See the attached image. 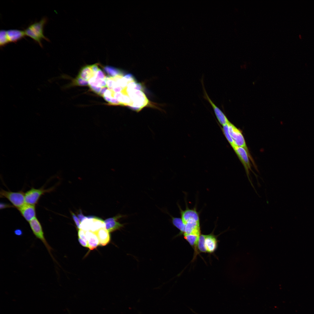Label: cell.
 Returning a JSON list of instances; mask_svg holds the SVG:
<instances>
[{
	"mask_svg": "<svg viewBox=\"0 0 314 314\" xmlns=\"http://www.w3.org/2000/svg\"><path fill=\"white\" fill-rule=\"evenodd\" d=\"M47 21V18L44 17L39 21L31 24L24 31L26 35L32 38L41 47H43L41 42L42 39L49 41L43 34L44 27Z\"/></svg>",
	"mask_w": 314,
	"mask_h": 314,
	"instance_id": "cell-1",
	"label": "cell"
},
{
	"mask_svg": "<svg viewBox=\"0 0 314 314\" xmlns=\"http://www.w3.org/2000/svg\"><path fill=\"white\" fill-rule=\"evenodd\" d=\"M25 193L22 191L13 192L1 189L0 195L1 198L7 199L12 203L14 207L18 209L26 203Z\"/></svg>",
	"mask_w": 314,
	"mask_h": 314,
	"instance_id": "cell-2",
	"label": "cell"
},
{
	"mask_svg": "<svg viewBox=\"0 0 314 314\" xmlns=\"http://www.w3.org/2000/svg\"><path fill=\"white\" fill-rule=\"evenodd\" d=\"M28 223L33 234L43 243L54 260V259L51 253L53 249L48 243L45 238L42 226L39 220L35 217Z\"/></svg>",
	"mask_w": 314,
	"mask_h": 314,
	"instance_id": "cell-3",
	"label": "cell"
},
{
	"mask_svg": "<svg viewBox=\"0 0 314 314\" xmlns=\"http://www.w3.org/2000/svg\"><path fill=\"white\" fill-rule=\"evenodd\" d=\"M54 189L53 187L47 189H45L43 187L37 189L32 188L25 193V202L35 206L42 195L47 193L52 192Z\"/></svg>",
	"mask_w": 314,
	"mask_h": 314,
	"instance_id": "cell-4",
	"label": "cell"
},
{
	"mask_svg": "<svg viewBox=\"0 0 314 314\" xmlns=\"http://www.w3.org/2000/svg\"><path fill=\"white\" fill-rule=\"evenodd\" d=\"M229 132L233 139L236 146L245 149L248 153L250 159L253 163L254 161L247 147L244 137L240 130L229 122L228 123Z\"/></svg>",
	"mask_w": 314,
	"mask_h": 314,
	"instance_id": "cell-5",
	"label": "cell"
},
{
	"mask_svg": "<svg viewBox=\"0 0 314 314\" xmlns=\"http://www.w3.org/2000/svg\"><path fill=\"white\" fill-rule=\"evenodd\" d=\"M204 91V97L210 104L216 116L220 123L223 126L225 125L229 122L222 111L217 107L212 101L208 96L203 85L201 81Z\"/></svg>",
	"mask_w": 314,
	"mask_h": 314,
	"instance_id": "cell-6",
	"label": "cell"
},
{
	"mask_svg": "<svg viewBox=\"0 0 314 314\" xmlns=\"http://www.w3.org/2000/svg\"><path fill=\"white\" fill-rule=\"evenodd\" d=\"M233 149L243 165L248 176L249 170L251 169L248 153L245 149L240 147L236 146Z\"/></svg>",
	"mask_w": 314,
	"mask_h": 314,
	"instance_id": "cell-7",
	"label": "cell"
},
{
	"mask_svg": "<svg viewBox=\"0 0 314 314\" xmlns=\"http://www.w3.org/2000/svg\"><path fill=\"white\" fill-rule=\"evenodd\" d=\"M124 217V215H119L106 219L104 221L106 229L109 233H111L120 230L124 227L125 224H121L118 221V219Z\"/></svg>",
	"mask_w": 314,
	"mask_h": 314,
	"instance_id": "cell-8",
	"label": "cell"
},
{
	"mask_svg": "<svg viewBox=\"0 0 314 314\" xmlns=\"http://www.w3.org/2000/svg\"><path fill=\"white\" fill-rule=\"evenodd\" d=\"M18 209L24 218L28 222L36 217L35 205L26 203Z\"/></svg>",
	"mask_w": 314,
	"mask_h": 314,
	"instance_id": "cell-9",
	"label": "cell"
},
{
	"mask_svg": "<svg viewBox=\"0 0 314 314\" xmlns=\"http://www.w3.org/2000/svg\"><path fill=\"white\" fill-rule=\"evenodd\" d=\"M181 216V219L185 224L191 220H195L199 222V218L198 212L195 209H190L187 208L185 210H182L179 206Z\"/></svg>",
	"mask_w": 314,
	"mask_h": 314,
	"instance_id": "cell-10",
	"label": "cell"
},
{
	"mask_svg": "<svg viewBox=\"0 0 314 314\" xmlns=\"http://www.w3.org/2000/svg\"><path fill=\"white\" fill-rule=\"evenodd\" d=\"M9 42H15L20 40L25 35L24 31L12 29L6 30Z\"/></svg>",
	"mask_w": 314,
	"mask_h": 314,
	"instance_id": "cell-11",
	"label": "cell"
},
{
	"mask_svg": "<svg viewBox=\"0 0 314 314\" xmlns=\"http://www.w3.org/2000/svg\"><path fill=\"white\" fill-rule=\"evenodd\" d=\"M94 233L98 237L100 245L105 246L110 242V235L109 233L106 228H101Z\"/></svg>",
	"mask_w": 314,
	"mask_h": 314,
	"instance_id": "cell-12",
	"label": "cell"
},
{
	"mask_svg": "<svg viewBox=\"0 0 314 314\" xmlns=\"http://www.w3.org/2000/svg\"><path fill=\"white\" fill-rule=\"evenodd\" d=\"M184 234H200V222L195 220H191L185 224Z\"/></svg>",
	"mask_w": 314,
	"mask_h": 314,
	"instance_id": "cell-13",
	"label": "cell"
},
{
	"mask_svg": "<svg viewBox=\"0 0 314 314\" xmlns=\"http://www.w3.org/2000/svg\"><path fill=\"white\" fill-rule=\"evenodd\" d=\"M85 232L88 241L89 248L90 250L96 249L99 245V241L97 234L91 231H85Z\"/></svg>",
	"mask_w": 314,
	"mask_h": 314,
	"instance_id": "cell-14",
	"label": "cell"
},
{
	"mask_svg": "<svg viewBox=\"0 0 314 314\" xmlns=\"http://www.w3.org/2000/svg\"><path fill=\"white\" fill-rule=\"evenodd\" d=\"M217 242L216 238L212 235H206L205 246L207 252H213L217 247Z\"/></svg>",
	"mask_w": 314,
	"mask_h": 314,
	"instance_id": "cell-15",
	"label": "cell"
},
{
	"mask_svg": "<svg viewBox=\"0 0 314 314\" xmlns=\"http://www.w3.org/2000/svg\"><path fill=\"white\" fill-rule=\"evenodd\" d=\"M95 74L92 71L90 65H87L81 68L78 76L85 81H88Z\"/></svg>",
	"mask_w": 314,
	"mask_h": 314,
	"instance_id": "cell-16",
	"label": "cell"
},
{
	"mask_svg": "<svg viewBox=\"0 0 314 314\" xmlns=\"http://www.w3.org/2000/svg\"><path fill=\"white\" fill-rule=\"evenodd\" d=\"M200 234H184V238L192 246L194 247L195 249L197 246V244Z\"/></svg>",
	"mask_w": 314,
	"mask_h": 314,
	"instance_id": "cell-17",
	"label": "cell"
},
{
	"mask_svg": "<svg viewBox=\"0 0 314 314\" xmlns=\"http://www.w3.org/2000/svg\"><path fill=\"white\" fill-rule=\"evenodd\" d=\"M172 224L179 229L181 233H184L185 224L183 222L181 218L175 217L171 216Z\"/></svg>",
	"mask_w": 314,
	"mask_h": 314,
	"instance_id": "cell-18",
	"label": "cell"
},
{
	"mask_svg": "<svg viewBox=\"0 0 314 314\" xmlns=\"http://www.w3.org/2000/svg\"><path fill=\"white\" fill-rule=\"evenodd\" d=\"M104 69L110 77H114L121 74V71L119 70L109 66H106L104 67Z\"/></svg>",
	"mask_w": 314,
	"mask_h": 314,
	"instance_id": "cell-19",
	"label": "cell"
},
{
	"mask_svg": "<svg viewBox=\"0 0 314 314\" xmlns=\"http://www.w3.org/2000/svg\"><path fill=\"white\" fill-rule=\"evenodd\" d=\"M206 235H200L197 244V246L199 251L202 252H207L205 246Z\"/></svg>",
	"mask_w": 314,
	"mask_h": 314,
	"instance_id": "cell-20",
	"label": "cell"
},
{
	"mask_svg": "<svg viewBox=\"0 0 314 314\" xmlns=\"http://www.w3.org/2000/svg\"><path fill=\"white\" fill-rule=\"evenodd\" d=\"M9 43L6 30H1L0 31V45L1 47L4 46Z\"/></svg>",
	"mask_w": 314,
	"mask_h": 314,
	"instance_id": "cell-21",
	"label": "cell"
},
{
	"mask_svg": "<svg viewBox=\"0 0 314 314\" xmlns=\"http://www.w3.org/2000/svg\"><path fill=\"white\" fill-rule=\"evenodd\" d=\"M228 123L223 126V131L226 138L233 148L236 146V145L234 144V141L233 139L231 137L229 132Z\"/></svg>",
	"mask_w": 314,
	"mask_h": 314,
	"instance_id": "cell-22",
	"label": "cell"
},
{
	"mask_svg": "<svg viewBox=\"0 0 314 314\" xmlns=\"http://www.w3.org/2000/svg\"><path fill=\"white\" fill-rule=\"evenodd\" d=\"M76 83L80 86H85L88 85V82L85 81L78 76L75 80Z\"/></svg>",
	"mask_w": 314,
	"mask_h": 314,
	"instance_id": "cell-23",
	"label": "cell"
},
{
	"mask_svg": "<svg viewBox=\"0 0 314 314\" xmlns=\"http://www.w3.org/2000/svg\"><path fill=\"white\" fill-rule=\"evenodd\" d=\"M94 77L96 79L101 80H104L106 77L105 74L100 69L96 73Z\"/></svg>",
	"mask_w": 314,
	"mask_h": 314,
	"instance_id": "cell-24",
	"label": "cell"
},
{
	"mask_svg": "<svg viewBox=\"0 0 314 314\" xmlns=\"http://www.w3.org/2000/svg\"><path fill=\"white\" fill-rule=\"evenodd\" d=\"M71 215H72V218L75 222V223L77 226V228L79 229L80 228V226L81 224V222L79 219L78 217L75 214L72 212H71Z\"/></svg>",
	"mask_w": 314,
	"mask_h": 314,
	"instance_id": "cell-25",
	"label": "cell"
},
{
	"mask_svg": "<svg viewBox=\"0 0 314 314\" xmlns=\"http://www.w3.org/2000/svg\"><path fill=\"white\" fill-rule=\"evenodd\" d=\"M78 236L79 238L88 242L84 231L81 229H79L78 231Z\"/></svg>",
	"mask_w": 314,
	"mask_h": 314,
	"instance_id": "cell-26",
	"label": "cell"
},
{
	"mask_svg": "<svg viewBox=\"0 0 314 314\" xmlns=\"http://www.w3.org/2000/svg\"><path fill=\"white\" fill-rule=\"evenodd\" d=\"M91 90L95 93L99 94L102 89V88L93 86H89Z\"/></svg>",
	"mask_w": 314,
	"mask_h": 314,
	"instance_id": "cell-27",
	"label": "cell"
},
{
	"mask_svg": "<svg viewBox=\"0 0 314 314\" xmlns=\"http://www.w3.org/2000/svg\"><path fill=\"white\" fill-rule=\"evenodd\" d=\"M98 64L96 63L92 65H90L91 68L93 72L96 74L97 72L100 69L98 67Z\"/></svg>",
	"mask_w": 314,
	"mask_h": 314,
	"instance_id": "cell-28",
	"label": "cell"
},
{
	"mask_svg": "<svg viewBox=\"0 0 314 314\" xmlns=\"http://www.w3.org/2000/svg\"><path fill=\"white\" fill-rule=\"evenodd\" d=\"M78 240L79 243L82 246L88 248L89 245L88 242L79 238Z\"/></svg>",
	"mask_w": 314,
	"mask_h": 314,
	"instance_id": "cell-29",
	"label": "cell"
},
{
	"mask_svg": "<svg viewBox=\"0 0 314 314\" xmlns=\"http://www.w3.org/2000/svg\"><path fill=\"white\" fill-rule=\"evenodd\" d=\"M14 207L13 206L8 204L3 203H0V209H2L6 208Z\"/></svg>",
	"mask_w": 314,
	"mask_h": 314,
	"instance_id": "cell-30",
	"label": "cell"
},
{
	"mask_svg": "<svg viewBox=\"0 0 314 314\" xmlns=\"http://www.w3.org/2000/svg\"><path fill=\"white\" fill-rule=\"evenodd\" d=\"M15 234L17 236H21L23 234L22 230L20 229H16L14 231Z\"/></svg>",
	"mask_w": 314,
	"mask_h": 314,
	"instance_id": "cell-31",
	"label": "cell"
},
{
	"mask_svg": "<svg viewBox=\"0 0 314 314\" xmlns=\"http://www.w3.org/2000/svg\"><path fill=\"white\" fill-rule=\"evenodd\" d=\"M85 216L81 212H80L77 215V217L81 222L85 218Z\"/></svg>",
	"mask_w": 314,
	"mask_h": 314,
	"instance_id": "cell-32",
	"label": "cell"
},
{
	"mask_svg": "<svg viewBox=\"0 0 314 314\" xmlns=\"http://www.w3.org/2000/svg\"><path fill=\"white\" fill-rule=\"evenodd\" d=\"M107 87H105L102 88L100 91V92L99 95L103 97L104 94L106 90L108 89Z\"/></svg>",
	"mask_w": 314,
	"mask_h": 314,
	"instance_id": "cell-33",
	"label": "cell"
}]
</instances>
